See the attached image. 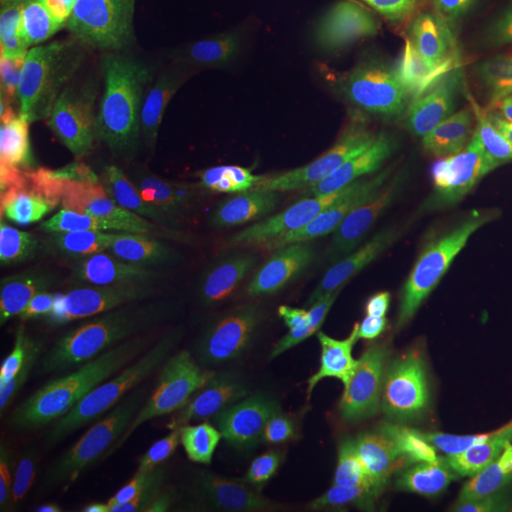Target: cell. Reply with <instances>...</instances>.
I'll use <instances>...</instances> for the list:
<instances>
[{"mask_svg":"<svg viewBox=\"0 0 512 512\" xmlns=\"http://www.w3.org/2000/svg\"><path fill=\"white\" fill-rule=\"evenodd\" d=\"M57 241L44 228L2 239L0 332L65 338L67 317L57 279Z\"/></svg>","mask_w":512,"mask_h":512,"instance_id":"obj_11","label":"cell"},{"mask_svg":"<svg viewBox=\"0 0 512 512\" xmlns=\"http://www.w3.org/2000/svg\"><path fill=\"white\" fill-rule=\"evenodd\" d=\"M207 374L220 395L239 412L321 454L361 463L346 440L340 439L329 425L311 416L283 393L270 368L255 357L236 334L228 330L211 334L207 346Z\"/></svg>","mask_w":512,"mask_h":512,"instance_id":"obj_10","label":"cell"},{"mask_svg":"<svg viewBox=\"0 0 512 512\" xmlns=\"http://www.w3.org/2000/svg\"><path fill=\"white\" fill-rule=\"evenodd\" d=\"M209 183L192 236V272L228 310L256 317L274 300L289 181L304 160L293 129L251 110L205 118Z\"/></svg>","mask_w":512,"mask_h":512,"instance_id":"obj_1","label":"cell"},{"mask_svg":"<svg viewBox=\"0 0 512 512\" xmlns=\"http://www.w3.org/2000/svg\"><path fill=\"white\" fill-rule=\"evenodd\" d=\"M213 503L230 512H361L315 475L256 465L226 467Z\"/></svg>","mask_w":512,"mask_h":512,"instance_id":"obj_17","label":"cell"},{"mask_svg":"<svg viewBox=\"0 0 512 512\" xmlns=\"http://www.w3.org/2000/svg\"><path fill=\"white\" fill-rule=\"evenodd\" d=\"M112 42L129 50L145 25L152 0H84Z\"/></svg>","mask_w":512,"mask_h":512,"instance_id":"obj_22","label":"cell"},{"mask_svg":"<svg viewBox=\"0 0 512 512\" xmlns=\"http://www.w3.org/2000/svg\"><path fill=\"white\" fill-rule=\"evenodd\" d=\"M380 145L378 135L351 129L321 148L289 192L281 220V262L298 302L310 300L317 258L336 205L374 162Z\"/></svg>","mask_w":512,"mask_h":512,"instance_id":"obj_8","label":"cell"},{"mask_svg":"<svg viewBox=\"0 0 512 512\" xmlns=\"http://www.w3.org/2000/svg\"><path fill=\"white\" fill-rule=\"evenodd\" d=\"M95 476L103 499L129 512H179L211 503L226 467L205 461H158L101 467Z\"/></svg>","mask_w":512,"mask_h":512,"instance_id":"obj_14","label":"cell"},{"mask_svg":"<svg viewBox=\"0 0 512 512\" xmlns=\"http://www.w3.org/2000/svg\"><path fill=\"white\" fill-rule=\"evenodd\" d=\"M448 497H494L512 495V446L482 459L448 480Z\"/></svg>","mask_w":512,"mask_h":512,"instance_id":"obj_21","label":"cell"},{"mask_svg":"<svg viewBox=\"0 0 512 512\" xmlns=\"http://www.w3.org/2000/svg\"><path fill=\"white\" fill-rule=\"evenodd\" d=\"M126 52L101 29L84 0H52L42 35L40 69L54 93L90 84Z\"/></svg>","mask_w":512,"mask_h":512,"instance_id":"obj_15","label":"cell"},{"mask_svg":"<svg viewBox=\"0 0 512 512\" xmlns=\"http://www.w3.org/2000/svg\"><path fill=\"white\" fill-rule=\"evenodd\" d=\"M80 458L95 467H118L158 461H217L222 450L173 427L124 418L99 439L82 446Z\"/></svg>","mask_w":512,"mask_h":512,"instance_id":"obj_19","label":"cell"},{"mask_svg":"<svg viewBox=\"0 0 512 512\" xmlns=\"http://www.w3.org/2000/svg\"><path fill=\"white\" fill-rule=\"evenodd\" d=\"M264 365L293 403L329 425L357 456L410 380L399 368L334 361L294 342H275Z\"/></svg>","mask_w":512,"mask_h":512,"instance_id":"obj_7","label":"cell"},{"mask_svg":"<svg viewBox=\"0 0 512 512\" xmlns=\"http://www.w3.org/2000/svg\"><path fill=\"white\" fill-rule=\"evenodd\" d=\"M52 0L4 8L0 27L2 114L35 116L54 110L55 93L42 76L40 48Z\"/></svg>","mask_w":512,"mask_h":512,"instance_id":"obj_16","label":"cell"},{"mask_svg":"<svg viewBox=\"0 0 512 512\" xmlns=\"http://www.w3.org/2000/svg\"><path fill=\"white\" fill-rule=\"evenodd\" d=\"M190 177L179 169L137 171L110 203L97 253L150 313L179 306L192 272Z\"/></svg>","mask_w":512,"mask_h":512,"instance_id":"obj_5","label":"cell"},{"mask_svg":"<svg viewBox=\"0 0 512 512\" xmlns=\"http://www.w3.org/2000/svg\"><path fill=\"white\" fill-rule=\"evenodd\" d=\"M448 512H512V507L507 505V503H492V501L469 499L465 505H461L458 509H450Z\"/></svg>","mask_w":512,"mask_h":512,"instance_id":"obj_23","label":"cell"},{"mask_svg":"<svg viewBox=\"0 0 512 512\" xmlns=\"http://www.w3.org/2000/svg\"><path fill=\"white\" fill-rule=\"evenodd\" d=\"M395 351L397 368L421 384L476 387L512 374V349L484 332H431L404 342Z\"/></svg>","mask_w":512,"mask_h":512,"instance_id":"obj_12","label":"cell"},{"mask_svg":"<svg viewBox=\"0 0 512 512\" xmlns=\"http://www.w3.org/2000/svg\"><path fill=\"white\" fill-rule=\"evenodd\" d=\"M40 340L2 370V437L50 452L88 437L116 412L101 401L59 349Z\"/></svg>","mask_w":512,"mask_h":512,"instance_id":"obj_6","label":"cell"},{"mask_svg":"<svg viewBox=\"0 0 512 512\" xmlns=\"http://www.w3.org/2000/svg\"><path fill=\"white\" fill-rule=\"evenodd\" d=\"M164 92L158 82H116L55 103L35 190L40 228L57 243L97 236L129 169L162 131Z\"/></svg>","mask_w":512,"mask_h":512,"instance_id":"obj_2","label":"cell"},{"mask_svg":"<svg viewBox=\"0 0 512 512\" xmlns=\"http://www.w3.org/2000/svg\"><path fill=\"white\" fill-rule=\"evenodd\" d=\"M21 2H33V0H2V6L8 8V6H14V4H21Z\"/></svg>","mask_w":512,"mask_h":512,"instance_id":"obj_25","label":"cell"},{"mask_svg":"<svg viewBox=\"0 0 512 512\" xmlns=\"http://www.w3.org/2000/svg\"><path fill=\"white\" fill-rule=\"evenodd\" d=\"M50 114H2V200L16 203L35 186Z\"/></svg>","mask_w":512,"mask_h":512,"instance_id":"obj_20","label":"cell"},{"mask_svg":"<svg viewBox=\"0 0 512 512\" xmlns=\"http://www.w3.org/2000/svg\"><path fill=\"white\" fill-rule=\"evenodd\" d=\"M421 450L433 458L486 452L512 442V374L440 403L421 427Z\"/></svg>","mask_w":512,"mask_h":512,"instance_id":"obj_13","label":"cell"},{"mask_svg":"<svg viewBox=\"0 0 512 512\" xmlns=\"http://www.w3.org/2000/svg\"><path fill=\"white\" fill-rule=\"evenodd\" d=\"M101 499L95 478L33 458L2 437L0 512H84Z\"/></svg>","mask_w":512,"mask_h":512,"instance_id":"obj_18","label":"cell"},{"mask_svg":"<svg viewBox=\"0 0 512 512\" xmlns=\"http://www.w3.org/2000/svg\"><path fill=\"white\" fill-rule=\"evenodd\" d=\"M484 95V71L459 63L385 86L359 105L353 120L374 135H442L463 128Z\"/></svg>","mask_w":512,"mask_h":512,"instance_id":"obj_9","label":"cell"},{"mask_svg":"<svg viewBox=\"0 0 512 512\" xmlns=\"http://www.w3.org/2000/svg\"><path fill=\"white\" fill-rule=\"evenodd\" d=\"M268 0H152L135 55L171 92L236 101L266 80Z\"/></svg>","mask_w":512,"mask_h":512,"instance_id":"obj_4","label":"cell"},{"mask_svg":"<svg viewBox=\"0 0 512 512\" xmlns=\"http://www.w3.org/2000/svg\"><path fill=\"white\" fill-rule=\"evenodd\" d=\"M120 355L122 410L128 418L173 427L207 440L224 458L243 465L291 469L315 476L376 482L363 465L332 458L239 412L209 378L198 359H150L110 340Z\"/></svg>","mask_w":512,"mask_h":512,"instance_id":"obj_3","label":"cell"},{"mask_svg":"<svg viewBox=\"0 0 512 512\" xmlns=\"http://www.w3.org/2000/svg\"><path fill=\"white\" fill-rule=\"evenodd\" d=\"M179 512H230L226 511V509H222L219 505H215L213 501L211 503H203V505H198V507H190V509H184V511Z\"/></svg>","mask_w":512,"mask_h":512,"instance_id":"obj_24","label":"cell"}]
</instances>
